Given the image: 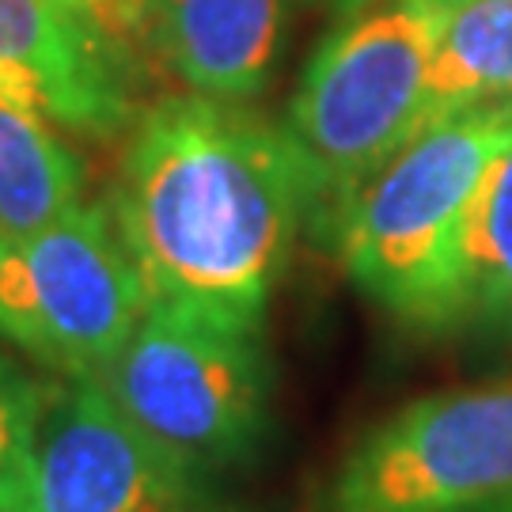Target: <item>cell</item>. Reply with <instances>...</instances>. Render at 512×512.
Listing matches in <instances>:
<instances>
[{"label": "cell", "mask_w": 512, "mask_h": 512, "mask_svg": "<svg viewBox=\"0 0 512 512\" xmlns=\"http://www.w3.org/2000/svg\"><path fill=\"white\" fill-rule=\"evenodd\" d=\"M194 467L114 403L99 376H46L42 406L0 512H194Z\"/></svg>", "instance_id": "52a82bcc"}, {"label": "cell", "mask_w": 512, "mask_h": 512, "mask_svg": "<svg viewBox=\"0 0 512 512\" xmlns=\"http://www.w3.org/2000/svg\"><path fill=\"white\" fill-rule=\"evenodd\" d=\"M0 99L107 141L141 114L133 42L73 0H0Z\"/></svg>", "instance_id": "ba28073f"}, {"label": "cell", "mask_w": 512, "mask_h": 512, "mask_svg": "<svg viewBox=\"0 0 512 512\" xmlns=\"http://www.w3.org/2000/svg\"><path fill=\"white\" fill-rule=\"evenodd\" d=\"M512 494V376L410 399L349 444L315 512H478Z\"/></svg>", "instance_id": "5b68a950"}, {"label": "cell", "mask_w": 512, "mask_h": 512, "mask_svg": "<svg viewBox=\"0 0 512 512\" xmlns=\"http://www.w3.org/2000/svg\"><path fill=\"white\" fill-rule=\"evenodd\" d=\"M308 4H323V8H330V12H338V16H353V12H361V8H368L372 0H308Z\"/></svg>", "instance_id": "9a60e30c"}, {"label": "cell", "mask_w": 512, "mask_h": 512, "mask_svg": "<svg viewBox=\"0 0 512 512\" xmlns=\"http://www.w3.org/2000/svg\"><path fill=\"white\" fill-rule=\"evenodd\" d=\"M467 323L512 346V141L486 167L467 224Z\"/></svg>", "instance_id": "7c38bea8"}, {"label": "cell", "mask_w": 512, "mask_h": 512, "mask_svg": "<svg viewBox=\"0 0 512 512\" xmlns=\"http://www.w3.org/2000/svg\"><path fill=\"white\" fill-rule=\"evenodd\" d=\"M145 35L190 92L243 103L274 73L285 0H148Z\"/></svg>", "instance_id": "9c48e42d"}, {"label": "cell", "mask_w": 512, "mask_h": 512, "mask_svg": "<svg viewBox=\"0 0 512 512\" xmlns=\"http://www.w3.org/2000/svg\"><path fill=\"white\" fill-rule=\"evenodd\" d=\"M107 209L152 300L266 330L308 190L285 129L186 92L133 118Z\"/></svg>", "instance_id": "6da1fadb"}, {"label": "cell", "mask_w": 512, "mask_h": 512, "mask_svg": "<svg viewBox=\"0 0 512 512\" xmlns=\"http://www.w3.org/2000/svg\"><path fill=\"white\" fill-rule=\"evenodd\" d=\"M478 512H512V494L501 497V501H490L486 509H478Z\"/></svg>", "instance_id": "2e32d148"}, {"label": "cell", "mask_w": 512, "mask_h": 512, "mask_svg": "<svg viewBox=\"0 0 512 512\" xmlns=\"http://www.w3.org/2000/svg\"><path fill=\"white\" fill-rule=\"evenodd\" d=\"M99 380L148 437L209 482L251 463L270 433L266 330L148 300Z\"/></svg>", "instance_id": "277c9868"}, {"label": "cell", "mask_w": 512, "mask_h": 512, "mask_svg": "<svg viewBox=\"0 0 512 512\" xmlns=\"http://www.w3.org/2000/svg\"><path fill=\"white\" fill-rule=\"evenodd\" d=\"M475 107H512V0H448L440 19L425 126Z\"/></svg>", "instance_id": "8fae6325"}, {"label": "cell", "mask_w": 512, "mask_h": 512, "mask_svg": "<svg viewBox=\"0 0 512 512\" xmlns=\"http://www.w3.org/2000/svg\"><path fill=\"white\" fill-rule=\"evenodd\" d=\"M42 387H46V376H35L0 346V494L8 490L19 459L27 452L38 406H42Z\"/></svg>", "instance_id": "4fadbf2b"}, {"label": "cell", "mask_w": 512, "mask_h": 512, "mask_svg": "<svg viewBox=\"0 0 512 512\" xmlns=\"http://www.w3.org/2000/svg\"><path fill=\"white\" fill-rule=\"evenodd\" d=\"M84 160L42 110L0 99V239L31 236L84 205Z\"/></svg>", "instance_id": "30bf717a"}, {"label": "cell", "mask_w": 512, "mask_h": 512, "mask_svg": "<svg viewBox=\"0 0 512 512\" xmlns=\"http://www.w3.org/2000/svg\"><path fill=\"white\" fill-rule=\"evenodd\" d=\"M448 0H372L311 54L285 110L308 190V228L330 239L353 194L421 133Z\"/></svg>", "instance_id": "3957f363"}, {"label": "cell", "mask_w": 512, "mask_h": 512, "mask_svg": "<svg viewBox=\"0 0 512 512\" xmlns=\"http://www.w3.org/2000/svg\"><path fill=\"white\" fill-rule=\"evenodd\" d=\"M512 141V107H475L414 133L330 232L346 277L418 334L467 323V224L486 167Z\"/></svg>", "instance_id": "7a4b0ae2"}, {"label": "cell", "mask_w": 512, "mask_h": 512, "mask_svg": "<svg viewBox=\"0 0 512 512\" xmlns=\"http://www.w3.org/2000/svg\"><path fill=\"white\" fill-rule=\"evenodd\" d=\"M194 512H239V509H205L202 505V509H194Z\"/></svg>", "instance_id": "e0dca14e"}, {"label": "cell", "mask_w": 512, "mask_h": 512, "mask_svg": "<svg viewBox=\"0 0 512 512\" xmlns=\"http://www.w3.org/2000/svg\"><path fill=\"white\" fill-rule=\"evenodd\" d=\"M148 300L107 205L0 239V338L54 376H99Z\"/></svg>", "instance_id": "8992f818"}, {"label": "cell", "mask_w": 512, "mask_h": 512, "mask_svg": "<svg viewBox=\"0 0 512 512\" xmlns=\"http://www.w3.org/2000/svg\"><path fill=\"white\" fill-rule=\"evenodd\" d=\"M76 8L92 12L99 23H107L110 31H118L129 42H148L145 35V12L148 0H73Z\"/></svg>", "instance_id": "5bb4252c"}]
</instances>
